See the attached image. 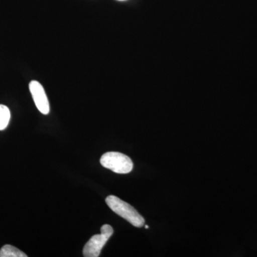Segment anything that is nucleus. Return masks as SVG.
Listing matches in <instances>:
<instances>
[{"label":"nucleus","instance_id":"obj_2","mask_svg":"<svg viewBox=\"0 0 257 257\" xmlns=\"http://www.w3.org/2000/svg\"><path fill=\"white\" fill-rule=\"evenodd\" d=\"M100 163L103 167L115 173L128 174L133 170V161L120 152H106L101 156Z\"/></svg>","mask_w":257,"mask_h":257},{"label":"nucleus","instance_id":"obj_8","mask_svg":"<svg viewBox=\"0 0 257 257\" xmlns=\"http://www.w3.org/2000/svg\"><path fill=\"white\" fill-rule=\"evenodd\" d=\"M119 1H124V0H119Z\"/></svg>","mask_w":257,"mask_h":257},{"label":"nucleus","instance_id":"obj_1","mask_svg":"<svg viewBox=\"0 0 257 257\" xmlns=\"http://www.w3.org/2000/svg\"><path fill=\"white\" fill-rule=\"evenodd\" d=\"M105 202L108 207L118 215L124 218L136 227H142L145 225V221L143 216L130 204L124 202L116 196H108Z\"/></svg>","mask_w":257,"mask_h":257},{"label":"nucleus","instance_id":"obj_6","mask_svg":"<svg viewBox=\"0 0 257 257\" xmlns=\"http://www.w3.org/2000/svg\"><path fill=\"white\" fill-rule=\"evenodd\" d=\"M11 118V113L8 106L0 104V131L8 127Z\"/></svg>","mask_w":257,"mask_h":257},{"label":"nucleus","instance_id":"obj_7","mask_svg":"<svg viewBox=\"0 0 257 257\" xmlns=\"http://www.w3.org/2000/svg\"><path fill=\"white\" fill-rule=\"evenodd\" d=\"M145 228H146V229H148L149 226H145Z\"/></svg>","mask_w":257,"mask_h":257},{"label":"nucleus","instance_id":"obj_3","mask_svg":"<svg viewBox=\"0 0 257 257\" xmlns=\"http://www.w3.org/2000/svg\"><path fill=\"white\" fill-rule=\"evenodd\" d=\"M114 229L110 225L104 224L101 227V233L90 238L83 248V256L85 257H98L101 250L112 236Z\"/></svg>","mask_w":257,"mask_h":257},{"label":"nucleus","instance_id":"obj_4","mask_svg":"<svg viewBox=\"0 0 257 257\" xmlns=\"http://www.w3.org/2000/svg\"><path fill=\"white\" fill-rule=\"evenodd\" d=\"M29 88L37 109L42 114H48L50 111V102L41 83L38 81L32 80L29 84Z\"/></svg>","mask_w":257,"mask_h":257},{"label":"nucleus","instance_id":"obj_5","mask_svg":"<svg viewBox=\"0 0 257 257\" xmlns=\"http://www.w3.org/2000/svg\"><path fill=\"white\" fill-rule=\"evenodd\" d=\"M0 257H28V255L14 246L7 244L0 249Z\"/></svg>","mask_w":257,"mask_h":257}]
</instances>
